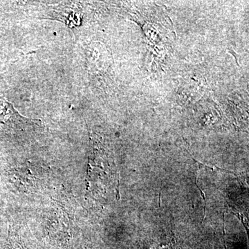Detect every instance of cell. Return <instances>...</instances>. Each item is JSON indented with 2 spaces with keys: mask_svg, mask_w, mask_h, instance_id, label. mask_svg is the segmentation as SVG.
Here are the masks:
<instances>
[{
  "mask_svg": "<svg viewBox=\"0 0 249 249\" xmlns=\"http://www.w3.org/2000/svg\"><path fill=\"white\" fill-rule=\"evenodd\" d=\"M53 14L55 18L59 19L68 24L70 27H74L80 24V9L78 6L75 7V5L71 6H67V7L59 8L58 11H55Z\"/></svg>",
  "mask_w": 249,
  "mask_h": 249,
  "instance_id": "obj_1",
  "label": "cell"
}]
</instances>
